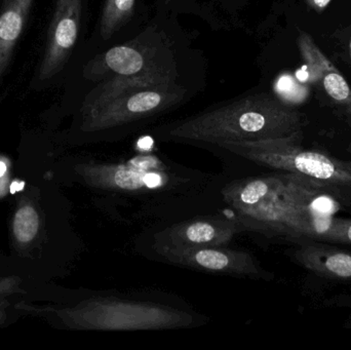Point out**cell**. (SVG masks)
<instances>
[{
  "instance_id": "obj_1",
  "label": "cell",
  "mask_w": 351,
  "mask_h": 350,
  "mask_svg": "<svg viewBox=\"0 0 351 350\" xmlns=\"http://www.w3.org/2000/svg\"><path fill=\"white\" fill-rule=\"evenodd\" d=\"M106 217L142 230L223 212L226 174L188 168L152 152L127 160H88L75 168Z\"/></svg>"
},
{
  "instance_id": "obj_2",
  "label": "cell",
  "mask_w": 351,
  "mask_h": 350,
  "mask_svg": "<svg viewBox=\"0 0 351 350\" xmlns=\"http://www.w3.org/2000/svg\"><path fill=\"white\" fill-rule=\"evenodd\" d=\"M88 84L78 105L77 131L93 143L112 144L193 100L206 88V62L144 73L103 75Z\"/></svg>"
},
{
  "instance_id": "obj_3",
  "label": "cell",
  "mask_w": 351,
  "mask_h": 350,
  "mask_svg": "<svg viewBox=\"0 0 351 350\" xmlns=\"http://www.w3.org/2000/svg\"><path fill=\"white\" fill-rule=\"evenodd\" d=\"M304 121L302 113L278 97L251 90L148 131L160 142L212 151L225 143L290 137L302 132Z\"/></svg>"
},
{
  "instance_id": "obj_4",
  "label": "cell",
  "mask_w": 351,
  "mask_h": 350,
  "mask_svg": "<svg viewBox=\"0 0 351 350\" xmlns=\"http://www.w3.org/2000/svg\"><path fill=\"white\" fill-rule=\"evenodd\" d=\"M145 294V293H144ZM135 297L136 294L106 293L74 310L78 328L106 332L171 331L208 324V316L176 301Z\"/></svg>"
},
{
  "instance_id": "obj_5",
  "label": "cell",
  "mask_w": 351,
  "mask_h": 350,
  "mask_svg": "<svg viewBox=\"0 0 351 350\" xmlns=\"http://www.w3.org/2000/svg\"><path fill=\"white\" fill-rule=\"evenodd\" d=\"M301 139L302 132L290 137L225 143L212 152L234 158L237 162L309 179L322 185L351 189V162L323 152L305 149L301 145Z\"/></svg>"
},
{
  "instance_id": "obj_6",
  "label": "cell",
  "mask_w": 351,
  "mask_h": 350,
  "mask_svg": "<svg viewBox=\"0 0 351 350\" xmlns=\"http://www.w3.org/2000/svg\"><path fill=\"white\" fill-rule=\"evenodd\" d=\"M134 250L152 261L239 279H267L272 275L251 253L228 247H178L134 240Z\"/></svg>"
},
{
  "instance_id": "obj_7",
  "label": "cell",
  "mask_w": 351,
  "mask_h": 350,
  "mask_svg": "<svg viewBox=\"0 0 351 350\" xmlns=\"http://www.w3.org/2000/svg\"><path fill=\"white\" fill-rule=\"evenodd\" d=\"M90 0H56L36 84L51 82L69 65L86 33Z\"/></svg>"
},
{
  "instance_id": "obj_8",
  "label": "cell",
  "mask_w": 351,
  "mask_h": 350,
  "mask_svg": "<svg viewBox=\"0 0 351 350\" xmlns=\"http://www.w3.org/2000/svg\"><path fill=\"white\" fill-rule=\"evenodd\" d=\"M241 234H247L245 228L232 216L223 211L145 228L134 240L191 248H219L228 247Z\"/></svg>"
},
{
  "instance_id": "obj_9",
  "label": "cell",
  "mask_w": 351,
  "mask_h": 350,
  "mask_svg": "<svg viewBox=\"0 0 351 350\" xmlns=\"http://www.w3.org/2000/svg\"><path fill=\"white\" fill-rule=\"evenodd\" d=\"M150 12L147 0H103L90 51L133 38L152 21Z\"/></svg>"
},
{
  "instance_id": "obj_10",
  "label": "cell",
  "mask_w": 351,
  "mask_h": 350,
  "mask_svg": "<svg viewBox=\"0 0 351 350\" xmlns=\"http://www.w3.org/2000/svg\"><path fill=\"white\" fill-rule=\"evenodd\" d=\"M34 0L0 2V82L5 75L14 49L24 33Z\"/></svg>"
},
{
  "instance_id": "obj_11",
  "label": "cell",
  "mask_w": 351,
  "mask_h": 350,
  "mask_svg": "<svg viewBox=\"0 0 351 350\" xmlns=\"http://www.w3.org/2000/svg\"><path fill=\"white\" fill-rule=\"evenodd\" d=\"M297 262L319 277L351 281V253L317 244H305L294 253Z\"/></svg>"
},
{
  "instance_id": "obj_12",
  "label": "cell",
  "mask_w": 351,
  "mask_h": 350,
  "mask_svg": "<svg viewBox=\"0 0 351 350\" xmlns=\"http://www.w3.org/2000/svg\"><path fill=\"white\" fill-rule=\"evenodd\" d=\"M252 0H198L199 18L214 29L232 30L249 27L247 12Z\"/></svg>"
},
{
  "instance_id": "obj_13",
  "label": "cell",
  "mask_w": 351,
  "mask_h": 350,
  "mask_svg": "<svg viewBox=\"0 0 351 350\" xmlns=\"http://www.w3.org/2000/svg\"><path fill=\"white\" fill-rule=\"evenodd\" d=\"M299 49L305 61L307 78L311 84H317L328 72L337 70L336 66L319 51L307 33L301 32L298 38Z\"/></svg>"
},
{
  "instance_id": "obj_14",
  "label": "cell",
  "mask_w": 351,
  "mask_h": 350,
  "mask_svg": "<svg viewBox=\"0 0 351 350\" xmlns=\"http://www.w3.org/2000/svg\"><path fill=\"white\" fill-rule=\"evenodd\" d=\"M321 80L326 92L351 116V88L339 70L328 72Z\"/></svg>"
},
{
  "instance_id": "obj_15",
  "label": "cell",
  "mask_w": 351,
  "mask_h": 350,
  "mask_svg": "<svg viewBox=\"0 0 351 350\" xmlns=\"http://www.w3.org/2000/svg\"><path fill=\"white\" fill-rule=\"evenodd\" d=\"M39 218L36 211L30 205L21 208L14 219V234L16 240L22 244L31 242L36 236Z\"/></svg>"
},
{
  "instance_id": "obj_16",
  "label": "cell",
  "mask_w": 351,
  "mask_h": 350,
  "mask_svg": "<svg viewBox=\"0 0 351 350\" xmlns=\"http://www.w3.org/2000/svg\"><path fill=\"white\" fill-rule=\"evenodd\" d=\"M154 14L178 18L181 14L199 16L198 0H154Z\"/></svg>"
},
{
  "instance_id": "obj_17",
  "label": "cell",
  "mask_w": 351,
  "mask_h": 350,
  "mask_svg": "<svg viewBox=\"0 0 351 350\" xmlns=\"http://www.w3.org/2000/svg\"><path fill=\"white\" fill-rule=\"evenodd\" d=\"M296 90H308L306 86L297 82L294 78L291 76H284L280 78V84H278V94L280 96L278 98L282 99L284 102L302 103L304 102L306 97L302 96Z\"/></svg>"
},
{
  "instance_id": "obj_18",
  "label": "cell",
  "mask_w": 351,
  "mask_h": 350,
  "mask_svg": "<svg viewBox=\"0 0 351 350\" xmlns=\"http://www.w3.org/2000/svg\"><path fill=\"white\" fill-rule=\"evenodd\" d=\"M329 240L351 245V220L337 219Z\"/></svg>"
},
{
  "instance_id": "obj_19",
  "label": "cell",
  "mask_w": 351,
  "mask_h": 350,
  "mask_svg": "<svg viewBox=\"0 0 351 350\" xmlns=\"http://www.w3.org/2000/svg\"><path fill=\"white\" fill-rule=\"evenodd\" d=\"M331 1L332 0H305L309 8H313L317 12H323Z\"/></svg>"
},
{
  "instance_id": "obj_20",
  "label": "cell",
  "mask_w": 351,
  "mask_h": 350,
  "mask_svg": "<svg viewBox=\"0 0 351 350\" xmlns=\"http://www.w3.org/2000/svg\"><path fill=\"white\" fill-rule=\"evenodd\" d=\"M6 173V166L4 162H0V178L3 177V175Z\"/></svg>"
},
{
  "instance_id": "obj_21",
  "label": "cell",
  "mask_w": 351,
  "mask_h": 350,
  "mask_svg": "<svg viewBox=\"0 0 351 350\" xmlns=\"http://www.w3.org/2000/svg\"><path fill=\"white\" fill-rule=\"evenodd\" d=\"M348 152H350V153L351 154V143H350V145L348 146Z\"/></svg>"
}]
</instances>
